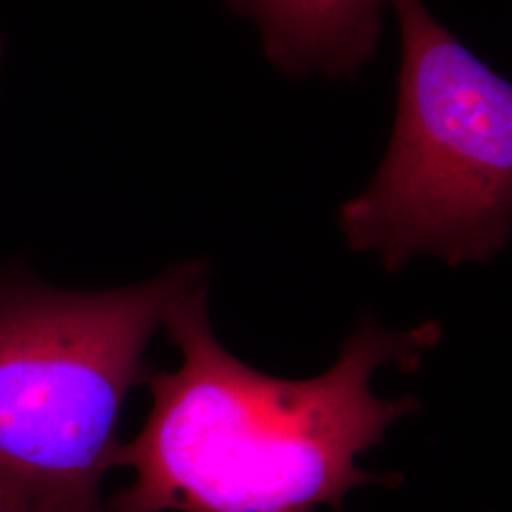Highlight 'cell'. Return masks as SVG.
I'll return each mask as SVG.
<instances>
[{
  "label": "cell",
  "instance_id": "cell-1",
  "mask_svg": "<svg viewBox=\"0 0 512 512\" xmlns=\"http://www.w3.org/2000/svg\"><path fill=\"white\" fill-rule=\"evenodd\" d=\"M164 329L183 361L173 372H148L150 414L112 461L135 480L105 512L342 509L353 488L385 482L357 458L420 406L416 397L380 399L374 374L387 365L414 370L440 340L435 323L404 332L365 323L325 374L274 378L220 346L205 283L169 310Z\"/></svg>",
  "mask_w": 512,
  "mask_h": 512
},
{
  "label": "cell",
  "instance_id": "cell-2",
  "mask_svg": "<svg viewBox=\"0 0 512 512\" xmlns=\"http://www.w3.org/2000/svg\"><path fill=\"white\" fill-rule=\"evenodd\" d=\"M205 275L192 260L124 289L65 291L0 270V507L105 512L101 482L129 391L150 372L148 342Z\"/></svg>",
  "mask_w": 512,
  "mask_h": 512
},
{
  "label": "cell",
  "instance_id": "cell-3",
  "mask_svg": "<svg viewBox=\"0 0 512 512\" xmlns=\"http://www.w3.org/2000/svg\"><path fill=\"white\" fill-rule=\"evenodd\" d=\"M401 71L389 148L365 192L340 211L353 251L387 272L418 255L488 262L511 236L512 86L440 25L423 0H387Z\"/></svg>",
  "mask_w": 512,
  "mask_h": 512
},
{
  "label": "cell",
  "instance_id": "cell-4",
  "mask_svg": "<svg viewBox=\"0 0 512 512\" xmlns=\"http://www.w3.org/2000/svg\"><path fill=\"white\" fill-rule=\"evenodd\" d=\"M387 0H226L253 19L262 48L291 78H353L374 57Z\"/></svg>",
  "mask_w": 512,
  "mask_h": 512
},
{
  "label": "cell",
  "instance_id": "cell-5",
  "mask_svg": "<svg viewBox=\"0 0 512 512\" xmlns=\"http://www.w3.org/2000/svg\"><path fill=\"white\" fill-rule=\"evenodd\" d=\"M2 57H4V40L0 37V65H2Z\"/></svg>",
  "mask_w": 512,
  "mask_h": 512
},
{
  "label": "cell",
  "instance_id": "cell-6",
  "mask_svg": "<svg viewBox=\"0 0 512 512\" xmlns=\"http://www.w3.org/2000/svg\"><path fill=\"white\" fill-rule=\"evenodd\" d=\"M2 509V507H0ZM2 512H18V511H10V509H2Z\"/></svg>",
  "mask_w": 512,
  "mask_h": 512
}]
</instances>
